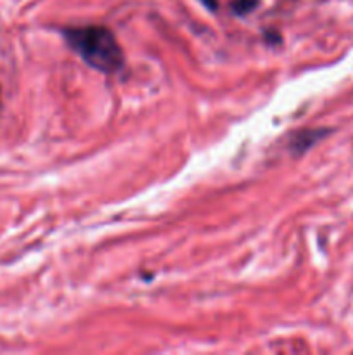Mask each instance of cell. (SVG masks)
I'll return each instance as SVG.
<instances>
[{"instance_id":"2","label":"cell","mask_w":353,"mask_h":355,"mask_svg":"<svg viewBox=\"0 0 353 355\" xmlns=\"http://www.w3.org/2000/svg\"><path fill=\"white\" fill-rule=\"evenodd\" d=\"M326 134H328V130H303V132L296 134L295 139L291 140V149L298 154L305 153L313 144L319 143Z\"/></svg>"},{"instance_id":"4","label":"cell","mask_w":353,"mask_h":355,"mask_svg":"<svg viewBox=\"0 0 353 355\" xmlns=\"http://www.w3.org/2000/svg\"><path fill=\"white\" fill-rule=\"evenodd\" d=\"M201 2H203L210 11H215L217 5H219V0H201Z\"/></svg>"},{"instance_id":"1","label":"cell","mask_w":353,"mask_h":355,"mask_svg":"<svg viewBox=\"0 0 353 355\" xmlns=\"http://www.w3.org/2000/svg\"><path fill=\"white\" fill-rule=\"evenodd\" d=\"M64 38L87 64L102 73H114L123 68V52L114 35L104 26L68 28Z\"/></svg>"},{"instance_id":"3","label":"cell","mask_w":353,"mask_h":355,"mask_svg":"<svg viewBox=\"0 0 353 355\" xmlns=\"http://www.w3.org/2000/svg\"><path fill=\"white\" fill-rule=\"evenodd\" d=\"M256 4H258V0H234L232 9L236 14L244 16L248 14V12H252L253 9L256 8Z\"/></svg>"}]
</instances>
